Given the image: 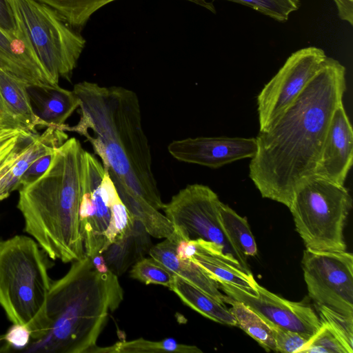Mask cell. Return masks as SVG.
I'll list each match as a JSON object with an SVG mask.
<instances>
[{"label":"cell","mask_w":353,"mask_h":353,"mask_svg":"<svg viewBox=\"0 0 353 353\" xmlns=\"http://www.w3.org/2000/svg\"><path fill=\"white\" fill-rule=\"evenodd\" d=\"M345 89V68L327 57L296 99L267 130L259 131L249 176L262 197L289 208L296 190L315 174Z\"/></svg>","instance_id":"1"},{"label":"cell","mask_w":353,"mask_h":353,"mask_svg":"<svg viewBox=\"0 0 353 353\" xmlns=\"http://www.w3.org/2000/svg\"><path fill=\"white\" fill-rule=\"evenodd\" d=\"M72 90L79 99L80 117L76 125L66 124L63 130L76 132L90 143L114 185L163 209L137 94L123 87L85 81L75 84Z\"/></svg>","instance_id":"2"},{"label":"cell","mask_w":353,"mask_h":353,"mask_svg":"<svg viewBox=\"0 0 353 353\" xmlns=\"http://www.w3.org/2000/svg\"><path fill=\"white\" fill-rule=\"evenodd\" d=\"M84 152L78 139H68L46 172L18 189L26 232L51 259L63 263L85 255L79 218Z\"/></svg>","instance_id":"3"},{"label":"cell","mask_w":353,"mask_h":353,"mask_svg":"<svg viewBox=\"0 0 353 353\" xmlns=\"http://www.w3.org/2000/svg\"><path fill=\"white\" fill-rule=\"evenodd\" d=\"M123 300L118 276L99 272L86 254L52 281L47 300L48 329L24 350L39 353H91L110 312Z\"/></svg>","instance_id":"4"},{"label":"cell","mask_w":353,"mask_h":353,"mask_svg":"<svg viewBox=\"0 0 353 353\" xmlns=\"http://www.w3.org/2000/svg\"><path fill=\"white\" fill-rule=\"evenodd\" d=\"M48 269L45 252L31 236L0 240V305L12 324L28 328L30 341L47 332Z\"/></svg>","instance_id":"5"},{"label":"cell","mask_w":353,"mask_h":353,"mask_svg":"<svg viewBox=\"0 0 353 353\" xmlns=\"http://www.w3.org/2000/svg\"><path fill=\"white\" fill-rule=\"evenodd\" d=\"M352 207L344 185L313 175L296 190L288 208L306 249L343 252L344 228Z\"/></svg>","instance_id":"6"},{"label":"cell","mask_w":353,"mask_h":353,"mask_svg":"<svg viewBox=\"0 0 353 353\" xmlns=\"http://www.w3.org/2000/svg\"><path fill=\"white\" fill-rule=\"evenodd\" d=\"M18 32L55 81H70L85 39L52 8L36 0H8Z\"/></svg>","instance_id":"7"},{"label":"cell","mask_w":353,"mask_h":353,"mask_svg":"<svg viewBox=\"0 0 353 353\" xmlns=\"http://www.w3.org/2000/svg\"><path fill=\"white\" fill-rule=\"evenodd\" d=\"M208 186L188 185L174 194L163 210L180 239H202L218 245L224 254L250 272L245 256L225 232L220 217L221 203Z\"/></svg>","instance_id":"8"},{"label":"cell","mask_w":353,"mask_h":353,"mask_svg":"<svg viewBox=\"0 0 353 353\" xmlns=\"http://www.w3.org/2000/svg\"><path fill=\"white\" fill-rule=\"evenodd\" d=\"M308 295L317 305L353 317V255L305 249L301 260Z\"/></svg>","instance_id":"9"},{"label":"cell","mask_w":353,"mask_h":353,"mask_svg":"<svg viewBox=\"0 0 353 353\" xmlns=\"http://www.w3.org/2000/svg\"><path fill=\"white\" fill-rule=\"evenodd\" d=\"M327 55L315 46L292 53L257 97L259 131L267 130L296 99L323 65Z\"/></svg>","instance_id":"10"},{"label":"cell","mask_w":353,"mask_h":353,"mask_svg":"<svg viewBox=\"0 0 353 353\" xmlns=\"http://www.w3.org/2000/svg\"><path fill=\"white\" fill-rule=\"evenodd\" d=\"M119 196L109 172L85 150L79 218L85 254L90 258L106 250L104 234L110 220L111 205Z\"/></svg>","instance_id":"11"},{"label":"cell","mask_w":353,"mask_h":353,"mask_svg":"<svg viewBox=\"0 0 353 353\" xmlns=\"http://www.w3.org/2000/svg\"><path fill=\"white\" fill-rule=\"evenodd\" d=\"M227 296L246 305L266 322L311 337L321 327L314 310L303 302L288 301L256 283V295L232 284L218 282Z\"/></svg>","instance_id":"12"},{"label":"cell","mask_w":353,"mask_h":353,"mask_svg":"<svg viewBox=\"0 0 353 353\" xmlns=\"http://www.w3.org/2000/svg\"><path fill=\"white\" fill-rule=\"evenodd\" d=\"M168 150L178 161L219 168L252 158L256 151V141L255 138L201 137L173 141Z\"/></svg>","instance_id":"13"},{"label":"cell","mask_w":353,"mask_h":353,"mask_svg":"<svg viewBox=\"0 0 353 353\" xmlns=\"http://www.w3.org/2000/svg\"><path fill=\"white\" fill-rule=\"evenodd\" d=\"M352 161V128L342 103L333 114L314 175L344 185Z\"/></svg>","instance_id":"14"},{"label":"cell","mask_w":353,"mask_h":353,"mask_svg":"<svg viewBox=\"0 0 353 353\" xmlns=\"http://www.w3.org/2000/svg\"><path fill=\"white\" fill-rule=\"evenodd\" d=\"M0 68L27 83L30 88L58 87L27 43L10 37L0 29Z\"/></svg>","instance_id":"15"},{"label":"cell","mask_w":353,"mask_h":353,"mask_svg":"<svg viewBox=\"0 0 353 353\" xmlns=\"http://www.w3.org/2000/svg\"><path fill=\"white\" fill-rule=\"evenodd\" d=\"M195 242L196 252L190 259L191 261L217 282L232 284L256 295L257 282L250 272L225 256L218 245L202 239H196Z\"/></svg>","instance_id":"16"},{"label":"cell","mask_w":353,"mask_h":353,"mask_svg":"<svg viewBox=\"0 0 353 353\" xmlns=\"http://www.w3.org/2000/svg\"><path fill=\"white\" fill-rule=\"evenodd\" d=\"M176 244L177 242L165 239L163 242L152 245L148 254L173 274L188 281L221 303H227L229 296L221 292L216 281L190 259H181L177 256Z\"/></svg>","instance_id":"17"},{"label":"cell","mask_w":353,"mask_h":353,"mask_svg":"<svg viewBox=\"0 0 353 353\" xmlns=\"http://www.w3.org/2000/svg\"><path fill=\"white\" fill-rule=\"evenodd\" d=\"M131 218L130 226L122 238L111 243L103 252L109 269L117 276L144 258L152 246L150 235L143 224L132 216Z\"/></svg>","instance_id":"18"},{"label":"cell","mask_w":353,"mask_h":353,"mask_svg":"<svg viewBox=\"0 0 353 353\" xmlns=\"http://www.w3.org/2000/svg\"><path fill=\"white\" fill-rule=\"evenodd\" d=\"M68 136L65 131L55 127H48L21 152L7 174L0 179V194L5 199L10 193L19 189V181L29 168L37 159L61 145Z\"/></svg>","instance_id":"19"},{"label":"cell","mask_w":353,"mask_h":353,"mask_svg":"<svg viewBox=\"0 0 353 353\" xmlns=\"http://www.w3.org/2000/svg\"><path fill=\"white\" fill-rule=\"evenodd\" d=\"M29 88L24 81L0 68V94L26 129L37 134L38 128L48 126L34 110Z\"/></svg>","instance_id":"20"},{"label":"cell","mask_w":353,"mask_h":353,"mask_svg":"<svg viewBox=\"0 0 353 353\" xmlns=\"http://www.w3.org/2000/svg\"><path fill=\"white\" fill-rule=\"evenodd\" d=\"M188 306L215 322L236 326V321L225 304H222L199 288L174 274L170 288Z\"/></svg>","instance_id":"21"},{"label":"cell","mask_w":353,"mask_h":353,"mask_svg":"<svg viewBox=\"0 0 353 353\" xmlns=\"http://www.w3.org/2000/svg\"><path fill=\"white\" fill-rule=\"evenodd\" d=\"M115 186L129 214L143 224L150 236L157 239H168L177 243L180 241L174 232L172 223L165 215L123 187Z\"/></svg>","instance_id":"22"},{"label":"cell","mask_w":353,"mask_h":353,"mask_svg":"<svg viewBox=\"0 0 353 353\" xmlns=\"http://www.w3.org/2000/svg\"><path fill=\"white\" fill-rule=\"evenodd\" d=\"M42 91L46 97L41 102L40 111L37 115L48 127L63 130L65 121L79 106V98L73 90L60 86Z\"/></svg>","instance_id":"23"},{"label":"cell","mask_w":353,"mask_h":353,"mask_svg":"<svg viewBox=\"0 0 353 353\" xmlns=\"http://www.w3.org/2000/svg\"><path fill=\"white\" fill-rule=\"evenodd\" d=\"M227 303L232 305L230 310L236 321V326L254 339L268 351H276L272 329L259 314L246 305L229 297Z\"/></svg>","instance_id":"24"},{"label":"cell","mask_w":353,"mask_h":353,"mask_svg":"<svg viewBox=\"0 0 353 353\" xmlns=\"http://www.w3.org/2000/svg\"><path fill=\"white\" fill-rule=\"evenodd\" d=\"M202 353L195 345L179 343L172 338L152 341L139 338L130 341H119L105 347H97L93 353Z\"/></svg>","instance_id":"25"},{"label":"cell","mask_w":353,"mask_h":353,"mask_svg":"<svg viewBox=\"0 0 353 353\" xmlns=\"http://www.w3.org/2000/svg\"><path fill=\"white\" fill-rule=\"evenodd\" d=\"M221 221L227 235L237 249L247 258L257 254L254 237L246 218L221 202L219 205Z\"/></svg>","instance_id":"26"},{"label":"cell","mask_w":353,"mask_h":353,"mask_svg":"<svg viewBox=\"0 0 353 353\" xmlns=\"http://www.w3.org/2000/svg\"><path fill=\"white\" fill-rule=\"evenodd\" d=\"M216 12L212 3L206 0H188ZM241 4L265 15L276 21L284 23L289 19L291 13L297 11L301 0H225Z\"/></svg>","instance_id":"27"},{"label":"cell","mask_w":353,"mask_h":353,"mask_svg":"<svg viewBox=\"0 0 353 353\" xmlns=\"http://www.w3.org/2000/svg\"><path fill=\"white\" fill-rule=\"evenodd\" d=\"M130 276L147 285H161L170 290L174 280V274L152 257H144L136 262L130 271Z\"/></svg>","instance_id":"28"},{"label":"cell","mask_w":353,"mask_h":353,"mask_svg":"<svg viewBox=\"0 0 353 353\" xmlns=\"http://www.w3.org/2000/svg\"><path fill=\"white\" fill-rule=\"evenodd\" d=\"M320 319L325 323L347 351L353 352V317L339 314L325 306L316 305Z\"/></svg>","instance_id":"29"},{"label":"cell","mask_w":353,"mask_h":353,"mask_svg":"<svg viewBox=\"0 0 353 353\" xmlns=\"http://www.w3.org/2000/svg\"><path fill=\"white\" fill-rule=\"evenodd\" d=\"M299 353H347V351L329 326L321 321V327Z\"/></svg>","instance_id":"30"},{"label":"cell","mask_w":353,"mask_h":353,"mask_svg":"<svg viewBox=\"0 0 353 353\" xmlns=\"http://www.w3.org/2000/svg\"><path fill=\"white\" fill-rule=\"evenodd\" d=\"M131 216L120 196L111 205V216L104 236L107 248L125 234L131 223Z\"/></svg>","instance_id":"31"},{"label":"cell","mask_w":353,"mask_h":353,"mask_svg":"<svg viewBox=\"0 0 353 353\" xmlns=\"http://www.w3.org/2000/svg\"><path fill=\"white\" fill-rule=\"evenodd\" d=\"M266 323L269 324L272 329L276 352L299 353L310 338L301 333L285 330L270 323Z\"/></svg>","instance_id":"32"},{"label":"cell","mask_w":353,"mask_h":353,"mask_svg":"<svg viewBox=\"0 0 353 353\" xmlns=\"http://www.w3.org/2000/svg\"><path fill=\"white\" fill-rule=\"evenodd\" d=\"M37 134L22 129H0V164L14 150L32 141Z\"/></svg>","instance_id":"33"},{"label":"cell","mask_w":353,"mask_h":353,"mask_svg":"<svg viewBox=\"0 0 353 353\" xmlns=\"http://www.w3.org/2000/svg\"><path fill=\"white\" fill-rule=\"evenodd\" d=\"M55 150L45 154L29 166L19 181V188L36 181L46 172L52 162Z\"/></svg>","instance_id":"34"},{"label":"cell","mask_w":353,"mask_h":353,"mask_svg":"<svg viewBox=\"0 0 353 353\" xmlns=\"http://www.w3.org/2000/svg\"><path fill=\"white\" fill-rule=\"evenodd\" d=\"M3 338L10 349H26L31 340L30 332L23 325L13 324Z\"/></svg>","instance_id":"35"},{"label":"cell","mask_w":353,"mask_h":353,"mask_svg":"<svg viewBox=\"0 0 353 353\" xmlns=\"http://www.w3.org/2000/svg\"><path fill=\"white\" fill-rule=\"evenodd\" d=\"M0 29L12 38L21 39L18 37L14 17L8 0H0Z\"/></svg>","instance_id":"36"},{"label":"cell","mask_w":353,"mask_h":353,"mask_svg":"<svg viewBox=\"0 0 353 353\" xmlns=\"http://www.w3.org/2000/svg\"><path fill=\"white\" fill-rule=\"evenodd\" d=\"M0 129H22L28 130L23 122L6 104L1 94Z\"/></svg>","instance_id":"37"},{"label":"cell","mask_w":353,"mask_h":353,"mask_svg":"<svg viewBox=\"0 0 353 353\" xmlns=\"http://www.w3.org/2000/svg\"><path fill=\"white\" fill-rule=\"evenodd\" d=\"M332 1L336 6L339 19L353 26V0Z\"/></svg>","instance_id":"38"},{"label":"cell","mask_w":353,"mask_h":353,"mask_svg":"<svg viewBox=\"0 0 353 353\" xmlns=\"http://www.w3.org/2000/svg\"><path fill=\"white\" fill-rule=\"evenodd\" d=\"M28 145L23 144L16 150H14L9 156H8L0 164V179L4 177L11 167L16 162L20 154ZM5 199V198L0 194V201Z\"/></svg>","instance_id":"39"},{"label":"cell","mask_w":353,"mask_h":353,"mask_svg":"<svg viewBox=\"0 0 353 353\" xmlns=\"http://www.w3.org/2000/svg\"><path fill=\"white\" fill-rule=\"evenodd\" d=\"M94 268L100 273L105 274L110 271L103 254H98L90 258Z\"/></svg>","instance_id":"40"},{"label":"cell","mask_w":353,"mask_h":353,"mask_svg":"<svg viewBox=\"0 0 353 353\" xmlns=\"http://www.w3.org/2000/svg\"><path fill=\"white\" fill-rule=\"evenodd\" d=\"M11 349L6 343L3 336H0V352H8Z\"/></svg>","instance_id":"41"}]
</instances>
